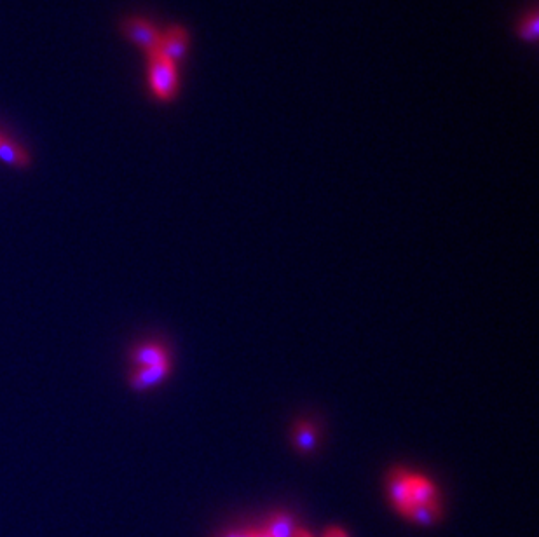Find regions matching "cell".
Segmentation results:
<instances>
[{
	"label": "cell",
	"instance_id": "cell-1",
	"mask_svg": "<svg viewBox=\"0 0 539 537\" xmlns=\"http://www.w3.org/2000/svg\"><path fill=\"white\" fill-rule=\"evenodd\" d=\"M389 503L412 524L433 525L442 518V497L428 476L396 468L386 482Z\"/></svg>",
	"mask_w": 539,
	"mask_h": 537
},
{
	"label": "cell",
	"instance_id": "cell-2",
	"mask_svg": "<svg viewBox=\"0 0 539 537\" xmlns=\"http://www.w3.org/2000/svg\"><path fill=\"white\" fill-rule=\"evenodd\" d=\"M145 82L152 100L173 103L180 93V65L170 62L157 51L145 56Z\"/></svg>",
	"mask_w": 539,
	"mask_h": 537
},
{
	"label": "cell",
	"instance_id": "cell-3",
	"mask_svg": "<svg viewBox=\"0 0 539 537\" xmlns=\"http://www.w3.org/2000/svg\"><path fill=\"white\" fill-rule=\"evenodd\" d=\"M119 30L124 39L140 49L145 56L156 51L159 37H161V28L157 27L151 18L140 16V14L124 16L119 23Z\"/></svg>",
	"mask_w": 539,
	"mask_h": 537
},
{
	"label": "cell",
	"instance_id": "cell-4",
	"mask_svg": "<svg viewBox=\"0 0 539 537\" xmlns=\"http://www.w3.org/2000/svg\"><path fill=\"white\" fill-rule=\"evenodd\" d=\"M189 49H191V34L187 28L182 25H168L161 28V37L156 49L159 55L180 65L189 55Z\"/></svg>",
	"mask_w": 539,
	"mask_h": 537
},
{
	"label": "cell",
	"instance_id": "cell-5",
	"mask_svg": "<svg viewBox=\"0 0 539 537\" xmlns=\"http://www.w3.org/2000/svg\"><path fill=\"white\" fill-rule=\"evenodd\" d=\"M173 372V361H164L149 367H131L128 374V386L137 393H144L149 389L163 384Z\"/></svg>",
	"mask_w": 539,
	"mask_h": 537
},
{
	"label": "cell",
	"instance_id": "cell-6",
	"mask_svg": "<svg viewBox=\"0 0 539 537\" xmlns=\"http://www.w3.org/2000/svg\"><path fill=\"white\" fill-rule=\"evenodd\" d=\"M131 367H149V365H157L164 361H171L170 349L163 342H140L137 346H133L130 351Z\"/></svg>",
	"mask_w": 539,
	"mask_h": 537
},
{
	"label": "cell",
	"instance_id": "cell-7",
	"mask_svg": "<svg viewBox=\"0 0 539 537\" xmlns=\"http://www.w3.org/2000/svg\"><path fill=\"white\" fill-rule=\"evenodd\" d=\"M0 163L11 166L14 170H28L32 164V154L23 143L11 135L0 142Z\"/></svg>",
	"mask_w": 539,
	"mask_h": 537
},
{
	"label": "cell",
	"instance_id": "cell-8",
	"mask_svg": "<svg viewBox=\"0 0 539 537\" xmlns=\"http://www.w3.org/2000/svg\"><path fill=\"white\" fill-rule=\"evenodd\" d=\"M517 35H519L520 41L533 42L538 41L539 37V14L536 9H533L531 13H527L517 25Z\"/></svg>",
	"mask_w": 539,
	"mask_h": 537
},
{
	"label": "cell",
	"instance_id": "cell-9",
	"mask_svg": "<svg viewBox=\"0 0 539 537\" xmlns=\"http://www.w3.org/2000/svg\"><path fill=\"white\" fill-rule=\"evenodd\" d=\"M294 440L297 449L302 450V452H311L318 443V435H316L313 424L299 422L295 428Z\"/></svg>",
	"mask_w": 539,
	"mask_h": 537
},
{
	"label": "cell",
	"instance_id": "cell-10",
	"mask_svg": "<svg viewBox=\"0 0 539 537\" xmlns=\"http://www.w3.org/2000/svg\"><path fill=\"white\" fill-rule=\"evenodd\" d=\"M220 537H276L273 531L269 529V525L262 527H246V529H234V531L226 532Z\"/></svg>",
	"mask_w": 539,
	"mask_h": 537
},
{
	"label": "cell",
	"instance_id": "cell-11",
	"mask_svg": "<svg viewBox=\"0 0 539 537\" xmlns=\"http://www.w3.org/2000/svg\"><path fill=\"white\" fill-rule=\"evenodd\" d=\"M323 537H349V534L341 527H328L327 531L323 532Z\"/></svg>",
	"mask_w": 539,
	"mask_h": 537
},
{
	"label": "cell",
	"instance_id": "cell-12",
	"mask_svg": "<svg viewBox=\"0 0 539 537\" xmlns=\"http://www.w3.org/2000/svg\"><path fill=\"white\" fill-rule=\"evenodd\" d=\"M292 537H314L311 532L306 531V529H302V527H295L294 534H292Z\"/></svg>",
	"mask_w": 539,
	"mask_h": 537
},
{
	"label": "cell",
	"instance_id": "cell-13",
	"mask_svg": "<svg viewBox=\"0 0 539 537\" xmlns=\"http://www.w3.org/2000/svg\"><path fill=\"white\" fill-rule=\"evenodd\" d=\"M6 135H7L6 131L0 130V142H2L4 138H6Z\"/></svg>",
	"mask_w": 539,
	"mask_h": 537
}]
</instances>
